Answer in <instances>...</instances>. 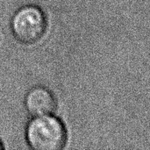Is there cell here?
Here are the masks:
<instances>
[{
  "mask_svg": "<svg viewBox=\"0 0 150 150\" xmlns=\"http://www.w3.org/2000/svg\"><path fill=\"white\" fill-rule=\"evenodd\" d=\"M25 139L31 149L35 150H61L68 140L64 123L51 115L34 117L25 129Z\"/></svg>",
  "mask_w": 150,
  "mask_h": 150,
  "instance_id": "1",
  "label": "cell"
},
{
  "mask_svg": "<svg viewBox=\"0 0 150 150\" xmlns=\"http://www.w3.org/2000/svg\"><path fill=\"white\" fill-rule=\"evenodd\" d=\"M4 149V146H3V144H2V142H1V141H0V150L3 149Z\"/></svg>",
  "mask_w": 150,
  "mask_h": 150,
  "instance_id": "4",
  "label": "cell"
},
{
  "mask_svg": "<svg viewBox=\"0 0 150 150\" xmlns=\"http://www.w3.org/2000/svg\"><path fill=\"white\" fill-rule=\"evenodd\" d=\"M25 110L33 117L53 114L57 107V101L54 93L45 86L31 88L25 97Z\"/></svg>",
  "mask_w": 150,
  "mask_h": 150,
  "instance_id": "3",
  "label": "cell"
},
{
  "mask_svg": "<svg viewBox=\"0 0 150 150\" xmlns=\"http://www.w3.org/2000/svg\"><path fill=\"white\" fill-rule=\"evenodd\" d=\"M47 17L37 5L26 4L18 8L11 18V31L13 37L24 45H33L46 33Z\"/></svg>",
  "mask_w": 150,
  "mask_h": 150,
  "instance_id": "2",
  "label": "cell"
}]
</instances>
